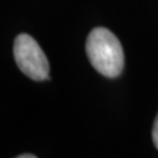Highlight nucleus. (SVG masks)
Here are the masks:
<instances>
[{"instance_id": "obj_1", "label": "nucleus", "mask_w": 158, "mask_h": 158, "mask_svg": "<svg viewBox=\"0 0 158 158\" xmlns=\"http://www.w3.org/2000/svg\"><path fill=\"white\" fill-rule=\"evenodd\" d=\"M86 52L91 65L102 75L116 78L124 67V52L117 37L106 28H95L86 41Z\"/></svg>"}, {"instance_id": "obj_2", "label": "nucleus", "mask_w": 158, "mask_h": 158, "mask_svg": "<svg viewBox=\"0 0 158 158\" xmlns=\"http://www.w3.org/2000/svg\"><path fill=\"white\" fill-rule=\"evenodd\" d=\"M13 57L19 69L33 81L49 77V61L37 41L27 33L19 34L13 44Z\"/></svg>"}, {"instance_id": "obj_3", "label": "nucleus", "mask_w": 158, "mask_h": 158, "mask_svg": "<svg viewBox=\"0 0 158 158\" xmlns=\"http://www.w3.org/2000/svg\"><path fill=\"white\" fill-rule=\"evenodd\" d=\"M152 138H153V142H154V145H156V148H157V149H158V115H157V117H156L154 125H153Z\"/></svg>"}, {"instance_id": "obj_4", "label": "nucleus", "mask_w": 158, "mask_h": 158, "mask_svg": "<svg viewBox=\"0 0 158 158\" xmlns=\"http://www.w3.org/2000/svg\"><path fill=\"white\" fill-rule=\"evenodd\" d=\"M16 158H37V157L33 156V154H21V156H19Z\"/></svg>"}]
</instances>
